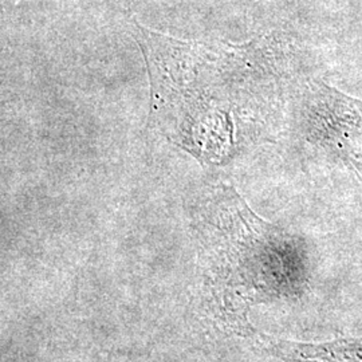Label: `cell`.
Segmentation results:
<instances>
[{
    "label": "cell",
    "instance_id": "obj_1",
    "mask_svg": "<svg viewBox=\"0 0 362 362\" xmlns=\"http://www.w3.org/2000/svg\"><path fill=\"white\" fill-rule=\"evenodd\" d=\"M196 233L209 313L235 333L254 334L251 306L293 294L298 285L293 245L227 185L202 203Z\"/></svg>",
    "mask_w": 362,
    "mask_h": 362
},
{
    "label": "cell",
    "instance_id": "obj_2",
    "mask_svg": "<svg viewBox=\"0 0 362 362\" xmlns=\"http://www.w3.org/2000/svg\"><path fill=\"white\" fill-rule=\"evenodd\" d=\"M310 106L313 133L317 141L336 151L338 157L356 169L362 177V101L317 85Z\"/></svg>",
    "mask_w": 362,
    "mask_h": 362
},
{
    "label": "cell",
    "instance_id": "obj_3",
    "mask_svg": "<svg viewBox=\"0 0 362 362\" xmlns=\"http://www.w3.org/2000/svg\"><path fill=\"white\" fill-rule=\"evenodd\" d=\"M259 345L284 362H362V339H342L330 344H300L257 334Z\"/></svg>",
    "mask_w": 362,
    "mask_h": 362
}]
</instances>
